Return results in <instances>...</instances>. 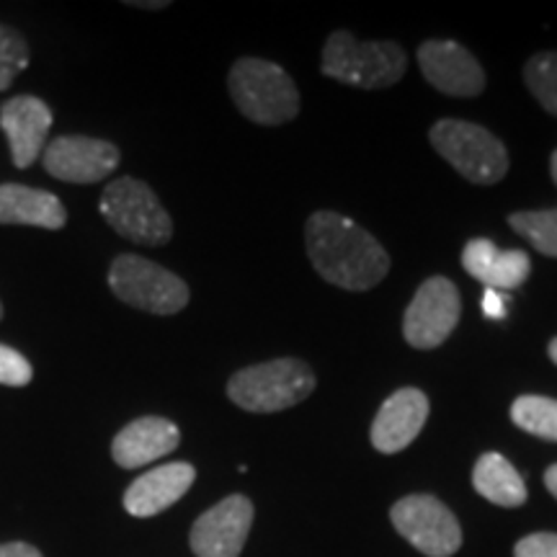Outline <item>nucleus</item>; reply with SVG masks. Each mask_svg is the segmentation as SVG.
Segmentation results:
<instances>
[{
  "label": "nucleus",
  "instance_id": "obj_1",
  "mask_svg": "<svg viewBox=\"0 0 557 557\" xmlns=\"http://www.w3.org/2000/svg\"><path fill=\"white\" fill-rule=\"evenodd\" d=\"M305 243L318 274L341 289H372L389 271V256L377 238L338 212L312 214L305 227Z\"/></svg>",
  "mask_w": 557,
  "mask_h": 557
},
{
  "label": "nucleus",
  "instance_id": "obj_2",
  "mask_svg": "<svg viewBox=\"0 0 557 557\" xmlns=\"http://www.w3.org/2000/svg\"><path fill=\"white\" fill-rule=\"evenodd\" d=\"M230 96L246 120L256 124L292 122L299 114V94L284 67L269 60L243 58L230 70Z\"/></svg>",
  "mask_w": 557,
  "mask_h": 557
},
{
  "label": "nucleus",
  "instance_id": "obj_3",
  "mask_svg": "<svg viewBox=\"0 0 557 557\" xmlns=\"http://www.w3.org/2000/svg\"><path fill=\"white\" fill-rule=\"evenodd\" d=\"M323 75L367 90L395 86L408 67V54L395 41H359L348 32H333L323 50Z\"/></svg>",
  "mask_w": 557,
  "mask_h": 557
},
{
  "label": "nucleus",
  "instance_id": "obj_4",
  "mask_svg": "<svg viewBox=\"0 0 557 557\" xmlns=\"http://www.w3.org/2000/svg\"><path fill=\"white\" fill-rule=\"evenodd\" d=\"M315 389V374L302 359H274L235 372L227 395L248 413H276L302 403Z\"/></svg>",
  "mask_w": 557,
  "mask_h": 557
},
{
  "label": "nucleus",
  "instance_id": "obj_5",
  "mask_svg": "<svg viewBox=\"0 0 557 557\" xmlns=\"http://www.w3.org/2000/svg\"><path fill=\"white\" fill-rule=\"evenodd\" d=\"M429 137L438 156L472 184H498L508 173V152L504 143L480 124L442 120L431 127Z\"/></svg>",
  "mask_w": 557,
  "mask_h": 557
},
{
  "label": "nucleus",
  "instance_id": "obj_6",
  "mask_svg": "<svg viewBox=\"0 0 557 557\" xmlns=\"http://www.w3.org/2000/svg\"><path fill=\"white\" fill-rule=\"evenodd\" d=\"M101 214L122 238L139 246H165L173 235L171 214L156 191L137 178H116L101 194Z\"/></svg>",
  "mask_w": 557,
  "mask_h": 557
},
{
  "label": "nucleus",
  "instance_id": "obj_7",
  "mask_svg": "<svg viewBox=\"0 0 557 557\" xmlns=\"http://www.w3.org/2000/svg\"><path fill=\"white\" fill-rule=\"evenodd\" d=\"M109 287L124 305L152 315H176L189 305L184 278L143 256H116L109 269Z\"/></svg>",
  "mask_w": 557,
  "mask_h": 557
},
{
  "label": "nucleus",
  "instance_id": "obj_8",
  "mask_svg": "<svg viewBox=\"0 0 557 557\" xmlns=\"http://www.w3.org/2000/svg\"><path fill=\"white\" fill-rule=\"evenodd\" d=\"M398 532L429 557H451L462 545V529L455 513L434 496H408L389 511Z\"/></svg>",
  "mask_w": 557,
  "mask_h": 557
},
{
  "label": "nucleus",
  "instance_id": "obj_9",
  "mask_svg": "<svg viewBox=\"0 0 557 557\" xmlns=\"http://www.w3.org/2000/svg\"><path fill=\"white\" fill-rule=\"evenodd\" d=\"M459 312L462 302L455 284L447 276H431L410 299L403 320V336L413 348L442 346L457 329Z\"/></svg>",
  "mask_w": 557,
  "mask_h": 557
},
{
  "label": "nucleus",
  "instance_id": "obj_10",
  "mask_svg": "<svg viewBox=\"0 0 557 557\" xmlns=\"http://www.w3.org/2000/svg\"><path fill=\"white\" fill-rule=\"evenodd\" d=\"M120 148L107 139L65 135L45 148V171L67 184H99L120 165Z\"/></svg>",
  "mask_w": 557,
  "mask_h": 557
},
{
  "label": "nucleus",
  "instance_id": "obj_11",
  "mask_svg": "<svg viewBox=\"0 0 557 557\" xmlns=\"http://www.w3.org/2000/svg\"><path fill=\"white\" fill-rule=\"evenodd\" d=\"M250 524L253 504L246 496H230L194 521L191 549L197 557H240Z\"/></svg>",
  "mask_w": 557,
  "mask_h": 557
},
{
  "label": "nucleus",
  "instance_id": "obj_12",
  "mask_svg": "<svg viewBox=\"0 0 557 557\" xmlns=\"http://www.w3.org/2000/svg\"><path fill=\"white\" fill-rule=\"evenodd\" d=\"M418 65H421L431 86L447 96L470 99L485 88V73L480 62L472 58L468 47L457 45V41H423L421 50H418Z\"/></svg>",
  "mask_w": 557,
  "mask_h": 557
},
{
  "label": "nucleus",
  "instance_id": "obj_13",
  "mask_svg": "<svg viewBox=\"0 0 557 557\" xmlns=\"http://www.w3.org/2000/svg\"><path fill=\"white\" fill-rule=\"evenodd\" d=\"M0 127L9 135L13 165L29 169L45 150L52 109L37 96H13L0 107Z\"/></svg>",
  "mask_w": 557,
  "mask_h": 557
},
{
  "label": "nucleus",
  "instance_id": "obj_14",
  "mask_svg": "<svg viewBox=\"0 0 557 557\" xmlns=\"http://www.w3.org/2000/svg\"><path fill=\"white\" fill-rule=\"evenodd\" d=\"M429 418L426 393L416 387H403L382 403L372 423V447L382 455H398L413 444Z\"/></svg>",
  "mask_w": 557,
  "mask_h": 557
},
{
  "label": "nucleus",
  "instance_id": "obj_15",
  "mask_svg": "<svg viewBox=\"0 0 557 557\" xmlns=\"http://www.w3.org/2000/svg\"><path fill=\"white\" fill-rule=\"evenodd\" d=\"M178 442L181 431L176 423L160 416H145L127 423V426L114 436L111 457H114V462L124 470L145 468V465L171 455V451L178 447Z\"/></svg>",
  "mask_w": 557,
  "mask_h": 557
},
{
  "label": "nucleus",
  "instance_id": "obj_16",
  "mask_svg": "<svg viewBox=\"0 0 557 557\" xmlns=\"http://www.w3.org/2000/svg\"><path fill=\"white\" fill-rule=\"evenodd\" d=\"M197 470L189 462H171L145 472L124 493V508L137 519L156 517L189 493Z\"/></svg>",
  "mask_w": 557,
  "mask_h": 557
},
{
  "label": "nucleus",
  "instance_id": "obj_17",
  "mask_svg": "<svg viewBox=\"0 0 557 557\" xmlns=\"http://www.w3.org/2000/svg\"><path fill=\"white\" fill-rule=\"evenodd\" d=\"M462 267L491 289H517L529 278L532 261L524 250H504L496 243L475 238L462 250Z\"/></svg>",
  "mask_w": 557,
  "mask_h": 557
},
{
  "label": "nucleus",
  "instance_id": "obj_18",
  "mask_svg": "<svg viewBox=\"0 0 557 557\" xmlns=\"http://www.w3.org/2000/svg\"><path fill=\"white\" fill-rule=\"evenodd\" d=\"M0 225L62 230L67 225V212L52 191L24 184H0Z\"/></svg>",
  "mask_w": 557,
  "mask_h": 557
},
{
  "label": "nucleus",
  "instance_id": "obj_19",
  "mask_svg": "<svg viewBox=\"0 0 557 557\" xmlns=\"http://www.w3.org/2000/svg\"><path fill=\"white\" fill-rule=\"evenodd\" d=\"M472 485L480 496L504 508H517L527 500V485L511 462L498 451H487L478 459Z\"/></svg>",
  "mask_w": 557,
  "mask_h": 557
},
{
  "label": "nucleus",
  "instance_id": "obj_20",
  "mask_svg": "<svg viewBox=\"0 0 557 557\" xmlns=\"http://www.w3.org/2000/svg\"><path fill=\"white\" fill-rule=\"evenodd\" d=\"M511 421L527 434L557 442V400L542 395H521L511 406Z\"/></svg>",
  "mask_w": 557,
  "mask_h": 557
},
{
  "label": "nucleus",
  "instance_id": "obj_21",
  "mask_svg": "<svg viewBox=\"0 0 557 557\" xmlns=\"http://www.w3.org/2000/svg\"><path fill=\"white\" fill-rule=\"evenodd\" d=\"M521 238H527L542 256L557 259V209H537V212H513L508 218Z\"/></svg>",
  "mask_w": 557,
  "mask_h": 557
},
{
  "label": "nucleus",
  "instance_id": "obj_22",
  "mask_svg": "<svg viewBox=\"0 0 557 557\" xmlns=\"http://www.w3.org/2000/svg\"><path fill=\"white\" fill-rule=\"evenodd\" d=\"M524 81L542 107L557 116V52H540L527 62Z\"/></svg>",
  "mask_w": 557,
  "mask_h": 557
},
{
  "label": "nucleus",
  "instance_id": "obj_23",
  "mask_svg": "<svg viewBox=\"0 0 557 557\" xmlns=\"http://www.w3.org/2000/svg\"><path fill=\"white\" fill-rule=\"evenodd\" d=\"M29 67V41L16 29H0V90L11 88L18 73Z\"/></svg>",
  "mask_w": 557,
  "mask_h": 557
},
{
  "label": "nucleus",
  "instance_id": "obj_24",
  "mask_svg": "<svg viewBox=\"0 0 557 557\" xmlns=\"http://www.w3.org/2000/svg\"><path fill=\"white\" fill-rule=\"evenodd\" d=\"M34 377V369L24 354L16 348L0 344V385L5 387H26Z\"/></svg>",
  "mask_w": 557,
  "mask_h": 557
},
{
  "label": "nucleus",
  "instance_id": "obj_25",
  "mask_svg": "<svg viewBox=\"0 0 557 557\" xmlns=\"http://www.w3.org/2000/svg\"><path fill=\"white\" fill-rule=\"evenodd\" d=\"M513 555L517 557H557V534H553V532L529 534V537L517 542Z\"/></svg>",
  "mask_w": 557,
  "mask_h": 557
},
{
  "label": "nucleus",
  "instance_id": "obj_26",
  "mask_svg": "<svg viewBox=\"0 0 557 557\" xmlns=\"http://www.w3.org/2000/svg\"><path fill=\"white\" fill-rule=\"evenodd\" d=\"M506 299L508 297L500 295L498 289L485 287V295H483V312H485V318L504 320L506 318Z\"/></svg>",
  "mask_w": 557,
  "mask_h": 557
},
{
  "label": "nucleus",
  "instance_id": "obj_27",
  "mask_svg": "<svg viewBox=\"0 0 557 557\" xmlns=\"http://www.w3.org/2000/svg\"><path fill=\"white\" fill-rule=\"evenodd\" d=\"M0 557H45L37 547L26 545V542H5L0 545Z\"/></svg>",
  "mask_w": 557,
  "mask_h": 557
},
{
  "label": "nucleus",
  "instance_id": "obj_28",
  "mask_svg": "<svg viewBox=\"0 0 557 557\" xmlns=\"http://www.w3.org/2000/svg\"><path fill=\"white\" fill-rule=\"evenodd\" d=\"M545 485H547V491L557 498V465H553V468L545 472Z\"/></svg>",
  "mask_w": 557,
  "mask_h": 557
},
{
  "label": "nucleus",
  "instance_id": "obj_29",
  "mask_svg": "<svg viewBox=\"0 0 557 557\" xmlns=\"http://www.w3.org/2000/svg\"><path fill=\"white\" fill-rule=\"evenodd\" d=\"M132 9H145V11H158V9H165V5H169V0H158V3H129Z\"/></svg>",
  "mask_w": 557,
  "mask_h": 557
},
{
  "label": "nucleus",
  "instance_id": "obj_30",
  "mask_svg": "<svg viewBox=\"0 0 557 557\" xmlns=\"http://www.w3.org/2000/svg\"><path fill=\"white\" fill-rule=\"evenodd\" d=\"M549 171H553V181H555V186H557V150L553 152V160H549Z\"/></svg>",
  "mask_w": 557,
  "mask_h": 557
},
{
  "label": "nucleus",
  "instance_id": "obj_31",
  "mask_svg": "<svg viewBox=\"0 0 557 557\" xmlns=\"http://www.w3.org/2000/svg\"><path fill=\"white\" fill-rule=\"evenodd\" d=\"M547 351H549V359H553L555 364H557V338L549 341V348H547Z\"/></svg>",
  "mask_w": 557,
  "mask_h": 557
},
{
  "label": "nucleus",
  "instance_id": "obj_32",
  "mask_svg": "<svg viewBox=\"0 0 557 557\" xmlns=\"http://www.w3.org/2000/svg\"><path fill=\"white\" fill-rule=\"evenodd\" d=\"M0 318H3V305H0Z\"/></svg>",
  "mask_w": 557,
  "mask_h": 557
},
{
  "label": "nucleus",
  "instance_id": "obj_33",
  "mask_svg": "<svg viewBox=\"0 0 557 557\" xmlns=\"http://www.w3.org/2000/svg\"><path fill=\"white\" fill-rule=\"evenodd\" d=\"M0 29H3V26H0Z\"/></svg>",
  "mask_w": 557,
  "mask_h": 557
}]
</instances>
